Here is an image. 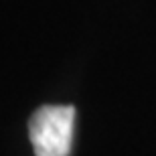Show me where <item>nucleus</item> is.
Masks as SVG:
<instances>
[{"label": "nucleus", "instance_id": "1", "mask_svg": "<svg viewBox=\"0 0 156 156\" xmlns=\"http://www.w3.org/2000/svg\"><path fill=\"white\" fill-rule=\"evenodd\" d=\"M73 128V105H41L29 120V138L35 156H69Z\"/></svg>", "mask_w": 156, "mask_h": 156}]
</instances>
